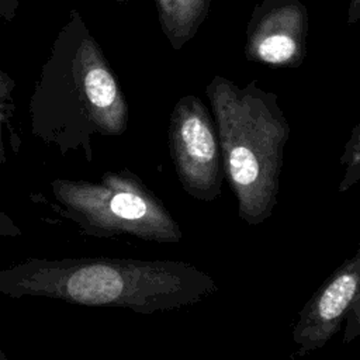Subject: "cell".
I'll return each instance as SVG.
<instances>
[{"label":"cell","instance_id":"1","mask_svg":"<svg viewBox=\"0 0 360 360\" xmlns=\"http://www.w3.org/2000/svg\"><path fill=\"white\" fill-rule=\"evenodd\" d=\"M217 290L208 273L183 260L28 257L0 269V294L10 298L125 308L142 315L198 304Z\"/></svg>","mask_w":360,"mask_h":360},{"label":"cell","instance_id":"2","mask_svg":"<svg viewBox=\"0 0 360 360\" xmlns=\"http://www.w3.org/2000/svg\"><path fill=\"white\" fill-rule=\"evenodd\" d=\"M31 135L62 156L94 158L93 141L128 129L129 107L100 44L72 8L56 34L28 104Z\"/></svg>","mask_w":360,"mask_h":360},{"label":"cell","instance_id":"3","mask_svg":"<svg viewBox=\"0 0 360 360\" xmlns=\"http://www.w3.org/2000/svg\"><path fill=\"white\" fill-rule=\"evenodd\" d=\"M225 179L238 200V215L255 226L273 215L278 201L290 122L278 97L256 80L240 87L224 76L207 84Z\"/></svg>","mask_w":360,"mask_h":360},{"label":"cell","instance_id":"4","mask_svg":"<svg viewBox=\"0 0 360 360\" xmlns=\"http://www.w3.org/2000/svg\"><path fill=\"white\" fill-rule=\"evenodd\" d=\"M48 207L87 238H136L177 243L183 232L160 198L127 167L108 170L97 180L49 181Z\"/></svg>","mask_w":360,"mask_h":360},{"label":"cell","instance_id":"5","mask_svg":"<svg viewBox=\"0 0 360 360\" xmlns=\"http://www.w3.org/2000/svg\"><path fill=\"white\" fill-rule=\"evenodd\" d=\"M169 152L183 190L211 202L221 194L225 179L215 120L197 96L177 100L169 118Z\"/></svg>","mask_w":360,"mask_h":360},{"label":"cell","instance_id":"6","mask_svg":"<svg viewBox=\"0 0 360 360\" xmlns=\"http://www.w3.org/2000/svg\"><path fill=\"white\" fill-rule=\"evenodd\" d=\"M308 10L300 0H262L246 25L245 56L270 68H298L307 53Z\"/></svg>","mask_w":360,"mask_h":360},{"label":"cell","instance_id":"7","mask_svg":"<svg viewBox=\"0 0 360 360\" xmlns=\"http://www.w3.org/2000/svg\"><path fill=\"white\" fill-rule=\"evenodd\" d=\"M360 292V245L307 301L292 329L300 356L322 349L342 328Z\"/></svg>","mask_w":360,"mask_h":360},{"label":"cell","instance_id":"8","mask_svg":"<svg viewBox=\"0 0 360 360\" xmlns=\"http://www.w3.org/2000/svg\"><path fill=\"white\" fill-rule=\"evenodd\" d=\"M160 28L174 51L194 38L205 21L211 0H155Z\"/></svg>","mask_w":360,"mask_h":360},{"label":"cell","instance_id":"9","mask_svg":"<svg viewBox=\"0 0 360 360\" xmlns=\"http://www.w3.org/2000/svg\"><path fill=\"white\" fill-rule=\"evenodd\" d=\"M14 89L15 82L0 68V163H6V141L4 135L8 134L11 142L18 149V135L14 131Z\"/></svg>","mask_w":360,"mask_h":360},{"label":"cell","instance_id":"10","mask_svg":"<svg viewBox=\"0 0 360 360\" xmlns=\"http://www.w3.org/2000/svg\"><path fill=\"white\" fill-rule=\"evenodd\" d=\"M340 167L342 179L338 190L345 193L360 183V121L353 127L350 136L343 146Z\"/></svg>","mask_w":360,"mask_h":360},{"label":"cell","instance_id":"11","mask_svg":"<svg viewBox=\"0 0 360 360\" xmlns=\"http://www.w3.org/2000/svg\"><path fill=\"white\" fill-rule=\"evenodd\" d=\"M357 338H360V292L346 316L343 329V343H350Z\"/></svg>","mask_w":360,"mask_h":360},{"label":"cell","instance_id":"12","mask_svg":"<svg viewBox=\"0 0 360 360\" xmlns=\"http://www.w3.org/2000/svg\"><path fill=\"white\" fill-rule=\"evenodd\" d=\"M22 229L3 208H0V238H20Z\"/></svg>","mask_w":360,"mask_h":360},{"label":"cell","instance_id":"13","mask_svg":"<svg viewBox=\"0 0 360 360\" xmlns=\"http://www.w3.org/2000/svg\"><path fill=\"white\" fill-rule=\"evenodd\" d=\"M21 0H0V17L6 21L14 20Z\"/></svg>","mask_w":360,"mask_h":360},{"label":"cell","instance_id":"14","mask_svg":"<svg viewBox=\"0 0 360 360\" xmlns=\"http://www.w3.org/2000/svg\"><path fill=\"white\" fill-rule=\"evenodd\" d=\"M357 21H360V0H349L347 22L354 24Z\"/></svg>","mask_w":360,"mask_h":360},{"label":"cell","instance_id":"15","mask_svg":"<svg viewBox=\"0 0 360 360\" xmlns=\"http://www.w3.org/2000/svg\"><path fill=\"white\" fill-rule=\"evenodd\" d=\"M0 360H7V354L0 349Z\"/></svg>","mask_w":360,"mask_h":360},{"label":"cell","instance_id":"16","mask_svg":"<svg viewBox=\"0 0 360 360\" xmlns=\"http://www.w3.org/2000/svg\"><path fill=\"white\" fill-rule=\"evenodd\" d=\"M118 4H127L129 0H115Z\"/></svg>","mask_w":360,"mask_h":360}]
</instances>
